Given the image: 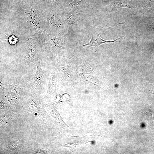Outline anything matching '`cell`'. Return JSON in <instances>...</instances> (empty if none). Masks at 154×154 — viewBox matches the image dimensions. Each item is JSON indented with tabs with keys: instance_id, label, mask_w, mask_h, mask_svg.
<instances>
[{
	"instance_id": "6da1fadb",
	"label": "cell",
	"mask_w": 154,
	"mask_h": 154,
	"mask_svg": "<svg viewBox=\"0 0 154 154\" xmlns=\"http://www.w3.org/2000/svg\"><path fill=\"white\" fill-rule=\"evenodd\" d=\"M18 13L19 19L27 28L32 36L39 37L45 30L43 12L34 7L30 6Z\"/></svg>"
},
{
	"instance_id": "7a4b0ae2",
	"label": "cell",
	"mask_w": 154,
	"mask_h": 154,
	"mask_svg": "<svg viewBox=\"0 0 154 154\" xmlns=\"http://www.w3.org/2000/svg\"><path fill=\"white\" fill-rule=\"evenodd\" d=\"M119 39L120 38H119L113 41H107L101 38L100 37L98 33L97 34L91 37L89 42L82 45V46H97L103 43L106 44L118 41Z\"/></svg>"
},
{
	"instance_id": "3957f363",
	"label": "cell",
	"mask_w": 154,
	"mask_h": 154,
	"mask_svg": "<svg viewBox=\"0 0 154 154\" xmlns=\"http://www.w3.org/2000/svg\"><path fill=\"white\" fill-rule=\"evenodd\" d=\"M19 40V38L14 35L9 36L8 39L9 42L12 45L15 44Z\"/></svg>"
}]
</instances>
